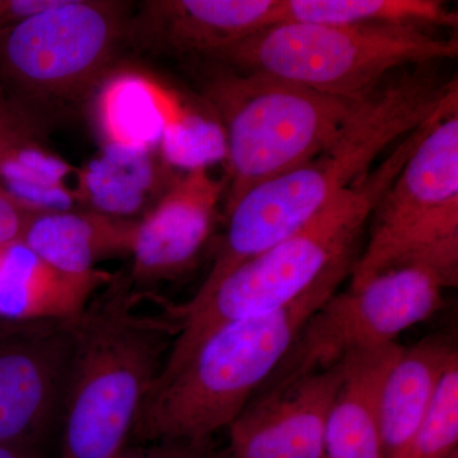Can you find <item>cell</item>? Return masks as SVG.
<instances>
[{
  "instance_id": "obj_1",
  "label": "cell",
  "mask_w": 458,
  "mask_h": 458,
  "mask_svg": "<svg viewBox=\"0 0 458 458\" xmlns=\"http://www.w3.org/2000/svg\"><path fill=\"white\" fill-rule=\"evenodd\" d=\"M429 65L384 84L333 146L249 190L225 210V236L199 289L210 288L243 261L291 236L369 174L386 148L457 106L456 78L443 82Z\"/></svg>"
},
{
  "instance_id": "obj_2",
  "label": "cell",
  "mask_w": 458,
  "mask_h": 458,
  "mask_svg": "<svg viewBox=\"0 0 458 458\" xmlns=\"http://www.w3.org/2000/svg\"><path fill=\"white\" fill-rule=\"evenodd\" d=\"M430 123L399 140L376 168L344 190L291 236L243 261L189 302L168 309L176 327L158 377L174 373L216 328L283 309L337 261L354 255L379 199L403 170Z\"/></svg>"
},
{
  "instance_id": "obj_3",
  "label": "cell",
  "mask_w": 458,
  "mask_h": 458,
  "mask_svg": "<svg viewBox=\"0 0 458 458\" xmlns=\"http://www.w3.org/2000/svg\"><path fill=\"white\" fill-rule=\"evenodd\" d=\"M354 255L328 267L283 309L216 328L171 375L157 378L131 439L209 442L227 429L284 360L307 319L351 276Z\"/></svg>"
},
{
  "instance_id": "obj_4",
  "label": "cell",
  "mask_w": 458,
  "mask_h": 458,
  "mask_svg": "<svg viewBox=\"0 0 458 458\" xmlns=\"http://www.w3.org/2000/svg\"><path fill=\"white\" fill-rule=\"evenodd\" d=\"M75 319V345L60 414L56 458H114L131 441L170 351V318L132 311L125 279Z\"/></svg>"
},
{
  "instance_id": "obj_5",
  "label": "cell",
  "mask_w": 458,
  "mask_h": 458,
  "mask_svg": "<svg viewBox=\"0 0 458 458\" xmlns=\"http://www.w3.org/2000/svg\"><path fill=\"white\" fill-rule=\"evenodd\" d=\"M205 98L225 135V210L333 146L369 98H337L225 66L205 84Z\"/></svg>"
},
{
  "instance_id": "obj_6",
  "label": "cell",
  "mask_w": 458,
  "mask_h": 458,
  "mask_svg": "<svg viewBox=\"0 0 458 458\" xmlns=\"http://www.w3.org/2000/svg\"><path fill=\"white\" fill-rule=\"evenodd\" d=\"M458 55V40L406 25L348 26L276 23L212 60L337 96L363 99L403 66L436 64Z\"/></svg>"
},
{
  "instance_id": "obj_7",
  "label": "cell",
  "mask_w": 458,
  "mask_h": 458,
  "mask_svg": "<svg viewBox=\"0 0 458 458\" xmlns=\"http://www.w3.org/2000/svg\"><path fill=\"white\" fill-rule=\"evenodd\" d=\"M131 4L57 0L0 35V89L41 125L82 106L114 68Z\"/></svg>"
},
{
  "instance_id": "obj_8",
  "label": "cell",
  "mask_w": 458,
  "mask_h": 458,
  "mask_svg": "<svg viewBox=\"0 0 458 458\" xmlns=\"http://www.w3.org/2000/svg\"><path fill=\"white\" fill-rule=\"evenodd\" d=\"M351 288L394 267L417 265L458 280V106L439 114L379 199Z\"/></svg>"
},
{
  "instance_id": "obj_9",
  "label": "cell",
  "mask_w": 458,
  "mask_h": 458,
  "mask_svg": "<svg viewBox=\"0 0 458 458\" xmlns=\"http://www.w3.org/2000/svg\"><path fill=\"white\" fill-rule=\"evenodd\" d=\"M448 288L434 271L406 265L382 271L358 288L335 292L307 319L256 394L284 388L355 352L397 343L403 331L442 309Z\"/></svg>"
},
{
  "instance_id": "obj_10",
  "label": "cell",
  "mask_w": 458,
  "mask_h": 458,
  "mask_svg": "<svg viewBox=\"0 0 458 458\" xmlns=\"http://www.w3.org/2000/svg\"><path fill=\"white\" fill-rule=\"evenodd\" d=\"M77 318L0 337V445H40L59 426Z\"/></svg>"
},
{
  "instance_id": "obj_11",
  "label": "cell",
  "mask_w": 458,
  "mask_h": 458,
  "mask_svg": "<svg viewBox=\"0 0 458 458\" xmlns=\"http://www.w3.org/2000/svg\"><path fill=\"white\" fill-rule=\"evenodd\" d=\"M344 361L256 394L227 428V458H325V430Z\"/></svg>"
},
{
  "instance_id": "obj_12",
  "label": "cell",
  "mask_w": 458,
  "mask_h": 458,
  "mask_svg": "<svg viewBox=\"0 0 458 458\" xmlns=\"http://www.w3.org/2000/svg\"><path fill=\"white\" fill-rule=\"evenodd\" d=\"M227 182L209 167L181 172L164 197L141 216L132 245L131 276L153 284L186 273L203 251Z\"/></svg>"
},
{
  "instance_id": "obj_13",
  "label": "cell",
  "mask_w": 458,
  "mask_h": 458,
  "mask_svg": "<svg viewBox=\"0 0 458 458\" xmlns=\"http://www.w3.org/2000/svg\"><path fill=\"white\" fill-rule=\"evenodd\" d=\"M279 0H149L131 14L126 38L174 56L212 60L276 25Z\"/></svg>"
},
{
  "instance_id": "obj_14",
  "label": "cell",
  "mask_w": 458,
  "mask_h": 458,
  "mask_svg": "<svg viewBox=\"0 0 458 458\" xmlns=\"http://www.w3.org/2000/svg\"><path fill=\"white\" fill-rule=\"evenodd\" d=\"M138 221L93 210H60L36 214L22 241L50 267L74 279H95L107 273L98 262L131 256Z\"/></svg>"
},
{
  "instance_id": "obj_15",
  "label": "cell",
  "mask_w": 458,
  "mask_h": 458,
  "mask_svg": "<svg viewBox=\"0 0 458 458\" xmlns=\"http://www.w3.org/2000/svg\"><path fill=\"white\" fill-rule=\"evenodd\" d=\"M181 172L165 161L158 148L102 146L98 156L77 168L78 204L83 209L140 221Z\"/></svg>"
},
{
  "instance_id": "obj_16",
  "label": "cell",
  "mask_w": 458,
  "mask_h": 458,
  "mask_svg": "<svg viewBox=\"0 0 458 458\" xmlns=\"http://www.w3.org/2000/svg\"><path fill=\"white\" fill-rule=\"evenodd\" d=\"M399 343L355 352L344 360L342 385L327 421L325 458H385L381 393L403 352Z\"/></svg>"
},
{
  "instance_id": "obj_17",
  "label": "cell",
  "mask_w": 458,
  "mask_h": 458,
  "mask_svg": "<svg viewBox=\"0 0 458 458\" xmlns=\"http://www.w3.org/2000/svg\"><path fill=\"white\" fill-rule=\"evenodd\" d=\"M110 274L74 279L57 273L22 240L0 246V319L65 321L80 318L92 294L110 284Z\"/></svg>"
},
{
  "instance_id": "obj_18",
  "label": "cell",
  "mask_w": 458,
  "mask_h": 458,
  "mask_svg": "<svg viewBox=\"0 0 458 458\" xmlns=\"http://www.w3.org/2000/svg\"><path fill=\"white\" fill-rule=\"evenodd\" d=\"M456 358V346L442 335L403 346L382 387L379 419L385 458H401L408 451L443 373Z\"/></svg>"
},
{
  "instance_id": "obj_19",
  "label": "cell",
  "mask_w": 458,
  "mask_h": 458,
  "mask_svg": "<svg viewBox=\"0 0 458 458\" xmlns=\"http://www.w3.org/2000/svg\"><path fill=\"white\" fill-rule=\"evenodd\" d=\"M89 104L102 146L158 148L165 125L174 113L165 90L131 66H114Z\"/></svg>"
},
{
  "instance_id": "obj_20",
  "label": "cell",
  "mask_w": 458,
  "mask_h": 458,
  "mask_svg": "<svg viewBox=\"0 0 458 458\" xmlns=\"http://www.w3.org/2000/svg\"><path fill=\"white\" fill-rule=\"evenodd\" d=\"M406 25L456 29L458 17L439 0H279L276 23Z\"/></svg>"
},
{
  "instance_id": "obj_21",
  "label": "cell",
  "mask_w": 458,
  "mask_h": 458,
  "mask_svg": "<svg viewBox=\"0 0 458 458\" xmlns=\"http://www.w3.org/2000/svg\"><path fill=\"white\" fill-rule=\"evenodd\" d=\"M77 168L38 138L18 144L0 158V182L32 212L77 209Z\"/></svg>"
},
{
  "instance_id": "obj_22",
  "label": "cell",
  "mask_w": 458,
  "mask_h": 458,
  "mask_svg": "<svg viewBox=\"0 0 458 458\" xmlns=\"http://www.w3.org/2000/svg\"><path fill=\"white\" fill-rule=\"evenodd\" d=\"M165 162L182 172L225 161V135L214 120L194 114H172L159 140Z\"/></svg>"
},
{
  "instance_id": "obj_23",
  "label": "cell",
  "mask_w": 458,
  "mask_h": 458,
  "mask_svg": "<svg viewBox=\"0 0 458 458\" xmlns=\"http://www.w3.org/2000/svg\"><path fill=\"white\" fill-rule=\"evenodd\" d=\"M458 452V358L451 361L414 439L401 458H450Z\"/></svg>"
},
{
  "instance_id": "obj_24",
  "label": "cell",
  "mask_w": 458,
  "mask_h": 458,
  "mask_svg": "<svg viewBox=\"0 0 458 458\" xmlns=\"http://www.w3.org/2000/svg\"><path fill=\"white\" fill-rule=\"evenodd\" d=\"M44 128L0 89V158L23 141L44 138Z\"/></svg>"
},
{
  "instance_id": "obj_25",
  "label": "cell",
  "mask_w": 458,
  "mask_h": 458,
  "mask_svg": "<svg viewBox=\"0 0 458 458\" xmlns=\"http://www.w3.org/2000/svg\"><path fill=\"white\" fill-rule=\"evenodd\" d=\"M114 458H227L225 450H216L209 442L129 443Z\"/></svg>"
},
{
  "instance_id": "obj_26",
  "label": "cell",
  "mask_w": 458,
  "mask_h": 458,
  "mask_svg": "<svg viewBox=\"0 0 458 458\" xmlns=\"http://www.w3.org/2000/svg\"><path fill=\"white\" fill-rule=\"evenodd\" d=\"M36 214L12 197L0 182V246L22 240L27 225Z\"/></svg>"
},
{
  "instance_id": "obj_27",
  "label": "cell",
  "mask_w": 458,
  "mask_h": 458,
  "mask_svg": "<svg viewBox=\"0 0 458 458\" xmlns=\"http://www.w3.org/2000/svg\"><path fill=\"white\" fill-rule=\"evenodd\" d=\"M57 0H0V35L56 4Z\"/></svg>"
},
{
  "instance_id": "obj_28",
  "label": "cell",
  "mask_w": 458,
  "mask_h": 458,
  "mask_svg": "<svg viewBox=\"0 0 458 458\" xmlns=\"http://www.w3.org/2000/svg\"><path fill=\"white\" fill-rule=\"evenodd\" d=\"M0 458H45L40 445L30 443H4L0 445Z\"/></svg>"
},
{
  "instance_id": "obj_29",
  "label": "cell",
  "mask_w": 458,
  "mask_h": 458,
  "mask_svg": "<svg viewBox=\"0 0 458 458\" xmlns=\"http://www.w3.org/2000/svg\"><path fill=\"white\" fill-rule=\"evenodd\" d=\"M38 322H11V321H3L0 319V337H4L8 335H13V334L22 333V331L29 330Z\"/></svg>"
},
{
  "instance_id": "obj_30",
  "label": "cell",
  "mask_w": 458,
  "mask_h": 458,
  "mask_svg": "<svg viewBox=\"0 0 458 458\" xmlns=\"http://www.w3.org/2000/svg\"><path fill=\"white\" fill-rule=\"evenodd\" d=\"M450 458H458V452H456L454 454H452Z\"/></svg>"
}]
</instances>
